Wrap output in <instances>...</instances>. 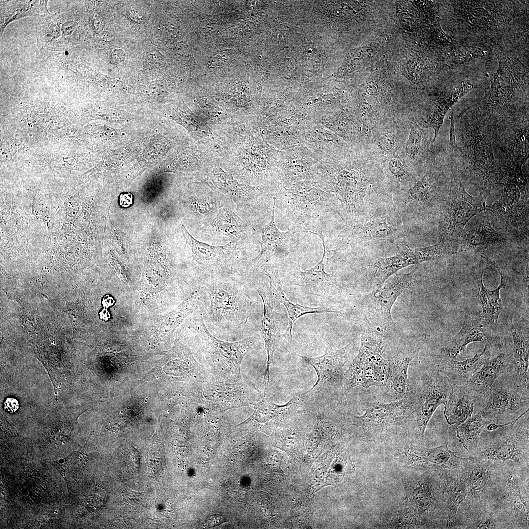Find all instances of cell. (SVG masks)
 Listing matches in <instances>:
<instances>
[{
  "label": "cell",
  "instance_id": "6da1fadb",
  "mask_svg": "<svg viewBox=\"0 0 529 529\" xmlns=\"http://www.w3.org/2000/svg\"><path fill=\"white\" fill-rule=\"evenodd\" d=\"M449 140L450 162L480 192L503 184L501 166L494 154L490 121L480 108L469 107L457 119L451 118Z\"/></svg>",
  "mask_w": 529,
  "mask_h": 529
},
{
  "label": "cell",
  "instance_id": "7a4b0ae2",
  "mask_svg": "<svg viewBox=\"0 0 529 529\" xmlns=\"http://www.w3.org/2000/svg\"><path fill=\"white\" fill-rule=\"evenodd\" d=\"M314 182L336 197L345 226L363 217L377 205H373L371 199L376 191L373 177L348 162L319 161Z\"/></svg>",
  "mask_w": 529,
  "mask_h": 529
},
{
  "label": "cell",
  "instance_id": "3957f363",
  "mask_svg": "<svg viewBox=\"0 0 529 529\" xmlns=\"http://www.w3.org/2000/svg\"><path fill=\"white\" fill-rule=\"evenodd\" d=\"M203 298L204 322L227 331L241 330L250 319L253 304L248 286L231 276L209 280L198 286Z\"/></svg>",
  "mask_w": 529,
  "mask_h": 529
},
{
  "label": "cell",
  "instance_id": "277c9868",
  "mask_svg": "<svg viewBox=\"0 0 529 529\" xmlns=\"http://www.w3.org/2000/svg\"><path fill=\"white\" fill-rule=\"evenodd\" d=\"M281 202L286 216L303 232L312 234L322 229L320 221L331 211L339 215L338 202L332 194L315 182L301 181L281 184Z\"/></svg>",
  "mask_w": 529,
  "mask_h": 529
},
{
  "label": "cell",
  "instance_id": "5b68a950",
  "mask_svg": "<svg viewBox=\"0 0 529 529\" xmlns=\"http://www.w3.org/2000/svg\"><path fill=\"white\" fill-rule=\"evenodd\" d=\"M385 345L382 334L368 327L362 328L358 353L344 375L343 388L346 396L357 386L385 389L389 367L388 359L383 356Z\"/></svg>",
  "mask_w": 529,
  "mask_h": 529
},
{
  "label": "cell",
  "instance_id": "8992f818",
  "mask_svg": "<svg viewBox=\"0 0 529 529\" xmlns=\"http://www.w3.org/2000/svg\"><path fill=\"white\" fill-rule=\"evenodd\" d=\"M517 421L492 431L484 429L473 457L501 463L511 462L529 468V425L522 427Z\"/></svg>",
  "mask_w": 529,
  "mask_h": 529
},
{
  "label": "cell",
  "instance_id": "52a82bcc",
  "mask_svg": "<svg viewBox=\"0 0 529 529\" xmlns=\"http://www.w3.org/2000/svg\"><path fill=\"white\" fill-rule=\"evenodd\" d=\"M529 408V389L507 373L500 376L491 386L481 416L489 423L502 424L521 418Z\"/></svg>",
  "mask_w": 529,
  "mask_h": 529
},
{
  "label": "cell",
  "instance_id": "ba28073f",
  "mask_svg": "<svg viewBox=\"0 0 529 529\" xmlns=\"http://www.w3.org/2000/svg\"><path fill=\"white\" fill-rule=\"evenodd\" d=\"M417 398L411 394L388 403L373 401L362 415L353 417V424L369 437L386 435L414 420Z\"/></svg>",
  "mask_w": 529,
  "mask_h": 529
},
{
  "label": "cell",
  "instance_id": "9c48e42d",
  "mask_svg": "<svg viewBox=\"0 0 529 529\" xmlns=\"http://www.w3.org/2000/svg\"><path fill=\"white\" fill-rule=\"evenodd\" d=\"M355 339L337 350L326 348L320 356L310 357L295 355L313 367L318 379L315 385L305 393L318 407L339 388H343L344 367L348 363L354 348Z\"/></svg>",
  "mask_w": 529,
  "mask_h": 529
},
{
  "label": "cell",
  "instance_id": "30bf717a",
  "mask_svg": "<svg viewBox=\"0 0 529 529\" xmlns=\"http://www.w3.org/2000/svg\"><path fill=\"white\" fill-rule=\"evenodd\" d=\"M529 468L512 462L504 463L503 481L498 504L510 529L529 527Z\"/></svg>",
  "mask_w": 529,
  "mask_h": 529
},
{
  "label": "cell",
  "instance_id": "8fae6325",
  "mask_svg": "<svg viewBox=\"0 0 529 529\" xmlns=\"http://www.w3.org/2000/svg\"><path fill=\"white\" fill-rule=\"evenodd\" d=\"M394 208L389 209L384 205H378L361 218L345 226L341 234L342 239L334 251L372 240L381 239L393 242L401 232L400 221Z\"/></svg>",
  "mask_w": 529,
  "mask_h": 529
},
{
  "label": "cell",
  "instance_id": "7c38bea8",
  "mask_svg": "<svg viewBox=\"0 0 529 529\" xmlns=\"http://www.w3.org/2000/svg\"><path fill=\"white\" fill-rule=\"evenodd\" d=\"M200 338L203 351L214 362L232 368L239 378L243 359L253 350L260 340V337L254 335L235 342H226L215 337L209 332L204 322L201 311H197L190 323Z\"/></svg>",
  "mask_w": 529,
  "mask_h": 529
},
{
  "label": "cell",
  "instance_id": "4fadbf2b",
  "mask_svg": "<svg viewBox=\"0 0 529 529\" xmlns=\"http://www.w3.org/2000/svg\"><path fill=\"white\" fill-rule=\"evenodd\" d=\"M486 205L481 192L478 197L471 196L460 180L453 177L449 186L440 241L451 245L454 237L460 233L475 215L485 210Z\"/></svg>",
  "mask_w": 529,
  "mask_h": 529
},
{
  "label": "cell",
  "instance_id": "5bb4252c",
  "mask_svg": "<svg viewBox=\"0 0 529 529\" xmlns=\"http://www.w3.org/2000/svg\"><path fill=\"white\" fill-rule=\"evenodd\" d=\"M522 167L517 164L506 168L508 178L500 200L485 207L513 225L528 220V179L524 175Z\"/></svg>",
  "mask_w": 529,
  "mask_h": 529
},
{
  "label": "cell",
  "instance_id": "9a60e30c",
  "mask_svg": "<svg viewBox=\"0 0 529 529\" xmlns=\"http://www.w3.org/2000/svg\"><path fill=\"white\" fill-rule=\"evenodd\" d=\"M503 466L504 463L471 457L466 468L468 493L462 503L498 504Z\"/></svg>",
  "mask_w": 529,
  "mask_h": 529
},
{
  "label": "cell",
  "instance_id": "2e32d148",
  "mask_svg": "<svg viewBox=\"0 0 529 529\" xmlns=\"http://www.w3.org/2000/svg\"><path fill=\"white\" fill-rule=\"evenodd\" d=\"M181 228L193 260L202 272H207L201 284L212 279L231 275L230 270L241 260L240 252L232 246L231 243L222 246L211 245L196 240L183 223Z\"/></svg>",
  "mask_w": 529,
  "mask_h": 529
},
{
  "label": "cell",
  "instance_id": "e0dca14e",
  "mask_svg": "<svg viewBox=\"0 0 529 529\" xmlns=\"http://www.w3.org/2000/svg\"><path fill=\"white\" fill-rule=\"evenodd\" d=\"M454 253L450 245L440 241L436 244L425 247L411 249L407 246L404 250L395 255L378 257L371 261L368 265L369 278L373 284L379 286L399 270L441 255Z\"/></svg>",
  "mask_w": 529,
  "mask_h": 529
},
{
  "label": "cell",
  "instance_id": "ac0fdd59",
  "mask_svg": "<svg viewBox=\"0 0 529 529\" xmlns=\"http://www.w3.org/2000/svg\"><path fill=\"white\" fill-rule=\"evenodd\" d=\"M421 379L422 390L415 403L414 420L418 434L423 438L431 417L440 405H445L451 384L448 378L437 367L425 369Z\"/></svg>",
  "mask_w": 529,
  "mask_h": 529
},
{
  "label": "cell",
  "instance_id": "d6986e66",
  "mask_svg": "<svg viewBox=\"0 0 529 529\" xmlns=\"http://www.w3.org/2000/svg\"><path fill=\"white\" fill-rule=\"evenodd\" d=\"M416 268L405 274L394 275L365 296L369 312L383 328H393L391 310L397 299L413 285Z\"/></svg>",
  "mask_w": 529,
  "mask_h": 529
},
{
  "label": "cell",
  "instance_id": "ffe728a7",
  "mask_svg": "<svg viewBox=\"0 0 529 529\" xmlns=\"http://www.w3.org/2000/svg\"><path fill=\"white\" fill-rule=\"evenodd\" d=\"M264 274L268 278L269 286L266 293L271 306L282 304L286 308L288 314V327L283 334L284 339L292 338L293 326L295 322L302 316L314 313H332L342 314L338 311L323 307H308L290 301L286 296L282 287L279 271L272 265H264L262 267Z\"/></svg>",
  "mask_w": 529,
  "mask_h": 529
},
{
  "label": "cell",
  "instance_id": "44dd1931",
  "mask_svg": "<svg viewBox=\"0 0 529 529\" xmlns=\"http://www.w3.org/2000/svg\"><path fill=\"white\" fill-rule=\"evenodd\" d=\"M449 443L444 442L441 445L432 448L411 445L407 453L412 464L417 468L427 469L439 474L464 469L470 457L457 456L448 448Z\"/></svg>",
  "mask_w": 529,
  "mask_h": 529
},
{
  "label": "cell",
  "instance_id": "7402d4cb",
  "mask_svg": "<svg viewBox=\"0 0 529 529\" xmlns=\"http://www.w3.org/2000/svg\"><path fill=\"white\" fill-rule=\"evenodd\" d=\"M256 291L262 301L264 307L263 316L259 331L264 339L267 355L266 367L263 375V382L265 391L270 380V366L273 360L274 353L284 339L280 331L285 315L278 313L271 306L264 286L258 287Z\"/></svg>",
  "mask_w": 529,
  "mask_h": 529
},
{
  "label": "cell",
  "instance_id": "603a6c76",
  "mask_svg": "<svg viewBox=\"0 0 529 529\" xmlns=\"http://www.w3.org/2000/svg\"><path fill=\"white\" fill-rule=\"evenodd\" d=\"M313 234L322 240L323 252L321 260L313 267L305 271L297 267L293 274L292 284L301 288L306 294L321 297L329 296L338 291V285L334 273L325 270L326 251L325 240L322 229Z\"/></svg>",
  "mask_w": 529,
  "mask_h": 529
},
{
  "label": "cell",
  "instance_id": "cb8c5ba5",
  "mask_svg": "<svg viewBox=\"0 0 529 529\" xmlns=\"http://www.w3.org/2000/svg\"><path fill=\"white\" fill-rule=\"evenodd\" d=\"M275 206L276 197H274L271 220L262 231L260 251L250 264L267 261L272 257L287 256L297 243L300 233L303 232L295 227L286 232L279 230L275 221Z\"/></svg>",
  "mask_w": 529,
  "mask_h": 529
},
{
  "label": "cell",
  "instance_id": "d4e9b609",
  "mask_svg": "<svg viewBox=\"0 0 529 529\" xmlns=\"http://www.w3.org/2000/svg\"><path fill=\"white\" fill-rule=\"evenodd\" d=\"M460 505L456 529H510L503 510L497 504L462 503Z\"/></svg>",
  "mask_w": 529,
  "mask_h": 529
},
{
  "label": "cell",
  "instance_id": "484cf974",
  "mask_svg": "<svg viewBox=\"0 0 529 529\" xmlns=\"http://www.w3.org/2000/svg\"><path fill=\"white\" fill-rule=\"evenodd\" d=\"M284 154L278 171L281 184L314 182L319 161L305 146L285 150Z\"/></svg>",
  "mask_w": 529,
  "mask_h": 529
},
{
  "label": "cell",
  "instance_id": "4316f807",
  "mask_svg": "<svg viewBox=\"0 0 529 529\" xmlns=\"http://www.w3.org/2000/svg\"><path fill=\"white\" fill-rule=\"evenodd\" d=\"M501 336L481 317L475 318L467 314L460 331L442 348L441 359L455 360L469 344L482 341L484 337L501 342Z\"/></svg>",
  "mask_w": 529,
  "mask_h": 529
},
{
  "label": "cell",
  "instance_id": "83f0119b",
  "mask_svg": "<svg viewBox=\"0 0 529 529\" xmlns=\"http://www.w3.org/2000/svg\"><path fill=\"white\" fill-rule=\"evenodd\" d=\"M512 368V353L500 352L494 357L491 355L465 386L474 393L477 401L484 400L485 404L493 383L501 375L511 373Z\"/></svg>",
  "mask_w": 529,
  "mask_h": 529
},
{
  "label": "cell",
  "instance_id": "f1b7e54d",
  "mask_svg": "<svg viewBox=\"0 0 529 529\" xmlns=\"http://www.w3.org/2000/svg\"><path fill=\"white\" fill-rule=\"evenodd\" d=\"M426 337H421L410 349L400 352L388 359L389 367L386 386L385 389L397 398L407 397L410 395V387L408 377L409 363L414 359L418 358L419 352L425 343Z\"/></svg>",
  "mask_w": 529,
  "mask_h": 529
},
{
  "label": "cell",
  "instance_id": "f546056e",
  "mask_svg": "<svg viewBox=\"0 0 529 529\" xmlns=\"http://www.w3.org/2000/svg\"><path fill=\"white\" fill-rule=\"evenodd\" d=\"M500 342L486 338L484 348L481 353L462 361L454 359H440L437 368L449 379L451 385H465L471 377L478 371L492 355L493 348Z\"/></svg>",
  "mask_w": 529,
  "mask_h": 529
},
{
  "label": "cell",
  "instance_id": "4dcf8cb0",
  "mask_svg": "<svg viewBox=\"0 0 529 529\" xmlns=\"http://www.w3.org/2000/svg\"><path fill=\"white\" fill-rule=\"evenodd\" d=\"M501 276V282L498 287L490 290L484 285L482 280L484 270L474 272L472 274L476 298L481 305L482 312L481 317L491 326L494 330L502 335L498 318L503 307L500 297V291L506 285L505 276L499 268L494 264Z\"/></svg>",
  "mask_w": 529,
  "mask_h": 529
},
{
  "label": "cell",
  "instance_id": "1f68e13d",
  "mask_svg": "<svg viewBox=\"0 0 529 529\" xmlns=\"http://www.w3.org/2000/svg\"><path fill=\"white\" fill-rule=\"evenodd\" d=\"M338 136L314 119L305 127V146L319 161L337 160Z\"/></svg>",
  "mask_w": 529,
  "mask_h": 529
},
{
  "label": "cell",
  "instance_id": "d6a6232c",
  "mask_svg": "<svg viewBox=\"0 0 529 529\" xmlns=\"http://www.w3.org/2000/svg\"><path fill=\"white\" fill-rule=\"evenodd\" d=\"M438 178L435 169L431 168L409 189L401 202L397 204L403 215L418 211L433 202L438 187Z\"/></svg>",
  "mask_w": 529,
  "mask_h": 529
},
{
  "label": "cell",
  "instance_id": "836d02e7",
  "mask_svg": "<svg viewBox=\"0 0 529 529\" xmlns=\"http://www.w3.org/2000/svg\"><path fill=\"white\" fill-rule=\"evenodd\" d=\"M466 468L462 470L447 471L439 474L447 495L446 529L457 528V511L468 493Z\"/></svg>",
  "mask_w": 529,
  "mask_h": 529
},
{
  "label": "cell",
  "instance_id": "e575fe53",
  "mask_svg": "<svg viewBox=\"0 0 529 529\" xmlns=\"http://www.w3.org/2000/svg\"><path fill=\"white\" fill-rule=\"evenodd\" d=\"M477 401L476 396L466 386L451 385L444 405V415L448 424L459 425L463 423L472 416Z\"/></svg>",
  "mask_w": 529,
  "mask_h": 529
},
{
  "label": "cell",
  "instance_id": "d590c367",
  "mask_svg": "<svg viewBox=\"0 0 529 529\" xmlns=\"http://www.w3.org/2000/svg\"><path fill=\"white\" fill-rule=\"evenodd\" d=\"M513 338V368L511 373L517 383L529 389V341L524 336L521 329L513 323L509 317Z\"/></svg>",
  "mask_w": 529,
  "mask_h": 529
},
{
  "label": "cell",
  "instance_id": "8d00e7d4",
  "mask_svg": "<svg viewBox=\"0 0 529 529\" xmlns=\"http://www.w3.org/2000/svg\"><path fill=\"white\" fill-rule=\"evenodd\" d=\"M474 88V85L469 82L462 83L440 98L430 110L424 120L423 128L431 127L434 130V137L433 143L437 138L447 112L457 100Z\"/></svg>",
  "mask_w": 529,
  "mask_h": 529
},
{
  "label": "cell",
  "instance_id": "74e56055",
  "mask_svg": "<svg viewBox=\"0 0 529 529\" xmlns=\"http://www.w3.org/2000/svg\"><path fill=\"white\" fill-rule=\"evenodd\" d=\"M333 452L327 462L329 469H322L321 472L315 474L319 484L323 486L345 482L354 469L346 453L337 450Z\"/></svg>",
  "mask_w": 529,
  "mask_h": 529
},
{
  "label": "cell",
  "instance_id": "f35d334b",
  "mask_svg": "<svg viewBox=\"0 0 529 529\" xmlns=\"http://www.w3.org/2000/svg\"><path fill=\"white\" fill-rule=\"evenodd\" d=\"M212 173L215 185L237 205L248 203L254 197L255 191L253 187L238 183L231 174L220 168H216Z\"/></svg>",
  "mask_w": 529,
  "mask_h": 529
},
{
  "label": "cell",
  "instance_id": "ab89813d",
  "mask_svg": "<svg viewBox=\"0 0 529 529\" xmlns=\"http://www.w3.org/2000/svg\"><path fill=\"white\" fill-rule=\"evenodd\" d=\"M488 423L482 418L481 411L468 418L457 427L456 435L470 454H473L480 435Z\"/></svg>",
  "mask_w": 529,
  "mask_h": 529
},
{
  "label": "cell",
  "instance_id": "60d3db41",
  "mask_svg": "<svg viewBox=\"0 0 529 529\" xmlns=\"http://www.w3.org/2000/svg\"><path fill=\"white\" fill-rule=\"evenodd\" d=\"M503 240L500 234L492 227L487 219L481 218L468 231L466 244L469 248L476 249L480 246H488L500 242Z\"/></svg>",
  "mask_w": 529,
  "mask_h": 529
},
{
  "label": "cell",
  "instance_id": "b9f144b4",
  "mask_svg": "<svg viewBox=\"0 0 529 529\" xmlns=\"http://www.w3.org/2000/svg\"><path fill=\"white\" fill-rule=\"evenodd\" d=\"M409 124L410 131L406 144V152L409 158L416 160L426 155L429 144L425 129L421 128L413 118Z\"/></svg>",
  "mask_w": 529,
  "mask_h": 529
},
{
  "label": "cell",
  "instance_id": "7bdbcfd3",
  "mask_svg": "<svg viewBox=\"0 0 529 529\" xmlns=\"http://www.w3.org/2000/svg\"><path fill=\"white\" fill-rule=\"evenodd\" d=\"M214 230L232 239L242 238V223L239 217L231 210L224 209L215 217L212 222Z\"/></svg>",
  "mask_w": 529,
  "mask_h": 529
},
{
  "label": "cell",
  "instance_id": "ee69618b",
  "mask_svg": "<svg viewBox=\"0 0 529 529\" xmlns=\"http://www.w3.org/2000/svg\"><path fill=\"white\" fill-rule=\"evenodd\" d=\"M388 168L392 175L399 182H405L407 180L408 174L406 168L397 158H392L390 160Z\"/></svg>",
  "mask_w": 529,
  "mask_h": 529
},
{
  "label": "cell",
  "instance_id": "f6af8a7d",
  "mask_svg": "<svg viewBox=\"0 0 529 529\" xmlns=\"http://www.w3.org/2000/svg\"><path fill=\"white\" fill-rule=\"evenodd\" d=\"M378 144L382 151H392L395 146V139L390 133L386 132L379 137Z\"/></svg>",
  "mask_w": 529,
  "mask_h": 529
},
{
  "label": "cell",
  "instance_id": "bcb514c9",
  "mask_svg": "<svg viewBox=\"0 0 529 529\" xmlns=\"http://www.w3.org/2000/svg\"><path fill=\"white\" fill-rule=\"evenodd\" d=\"M143 492L133 491L129 488L126 489L123 493V497L127 502L131 505H137L142 500Z\"/></svg>",
  "mask_w": 529,
  "mask_h": 529
},
{
  "label": "cell",
  "instance_id": "7dc6e473",
  "mask_svg": "<svg viewBox=\"0 0 529 529\" xmlns=\"http://www.w3.org/2000/svg\"><path fill=\"white\" fill-rule=\"evenodd\" d=\"M71 455H72V454H70L69 455H68V456L65 457L64 458L61 459L62 462H61L60 460H52V461H46L47 462H48V463L50 464L51 465H52L57 470V471L60 473V474L61 475L62 477L64 480V481H65V482L66 483L67 486V478H66V475H65V469L64 466L63 465L66 463L67 459L69 458V457Z\"/></svg>",
  "mask_w": 529,
  "mask_h": 529
},
{
  "label": "cell",
  "instance_id": "c3c4849f",
  "mask_svg": "<svg viewBox=\"0 0 529 529\" xmlns=\"http://www.w3.org/2000/svg\"><path fill=\"white\" fill-rule=\"evenodd\" d=\"M19 407L18 401L14 398H8L4 402L5 410L10 413L16 412Z\"/></svg>",
  "mask_w": 529,
  "mask_h": 529
},
{
  "label": "cell",
  "instance_id": "681fc988",
  "mask_svg": "<svg viewBox=\"0 0 529 529\" xmlns=\"http://www.w3.org/2000/svg\"><path fill=\"white\" fill-rule=\"evenodd\" d=\"M133 201V195L129 192L121 194L119 198V204L123 207L126 208L131 206Z\"/></svg>",
  "mask_w": 529,
  "mask_h": 529
},
{
  "label": "cell",
  "instance_id": "f907efd6",
  "mask_svg": "<svg viewBox=\"0 0 529 529\" xmlns=\"http://www.w3.org/2000/svg\"><path fill=\"white\" fill-rule=\"evenodd\" d=\"M223 520L224 518L222 516L215 515V516H212L210 518L208 519L206 523L211 526H216V524H219V523L223 522Z\"/></svg>",
  "mask_w": 529,
  "mask_h": 529
},
{
  "label": "cell",
  "instance_id": "816d5d0a",
  "mask_svg": "<svg viewBox=\"0 0 529 529\" xmlns=\"http://www.w3.org/2000/svg\"><path fill=\"white\" fill-rule=\"evenodd\" d=\"M115 303L113 298L109 295H105L102 299V304L105 308H108Z\"/></svg>",
  "mask_w": 529,
  "mask_h": 529
},
{
  "label": "cell",
  "instance_id": "f5cc1de1",
  "mask_svg": "<svg viewBox=\"0 0 529 529\" xmlns=\"http://www.w3.org/2000/svg\"><path fill=\"white\" fill-rule=\"evenodd\" d=\"M100 318L105 321H107L110 316L109 311L106 308H104L99 313Z\"/></svg>",
  "mask_w": 529,
  "mask_h": 529
}]
</instances>
